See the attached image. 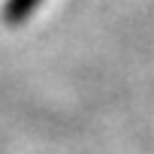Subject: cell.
Here are the masks:
<instances>
[{
    "label": "cell",
    "instance_id": "6da1fadb",
    "mask_svg": "<svg viewBox=\"0 0 154 154\" xmlns=\"http://www.w3.org/2000/svg\"><path fill=\"white\" fill-rule=\"evenodd\" d=\"M39 3H42V0H6V3H3V18L9 24H21L27 15L36 12Z\"/></svg>",
    "mask_w": 154,
    "mask_h": 154
}]
</instances>
